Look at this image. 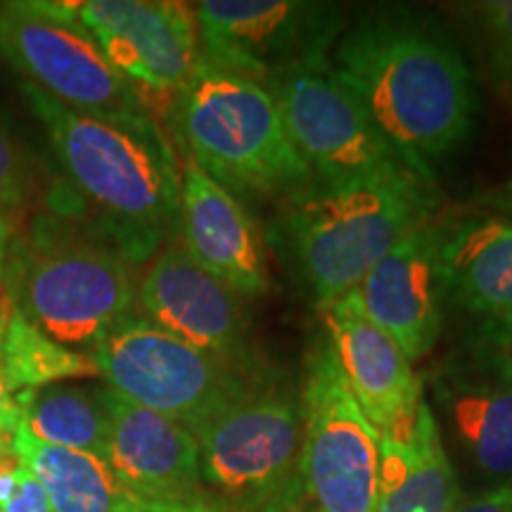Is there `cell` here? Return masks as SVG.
I'll list each match as a JSON object with an SVG mask.
<instances>
[{"instance_id": "cell-15", "label": "cell", "mask_w": 512, "mask_h": 512, "mask_svg": "<svg viewBox=\"0 0 512 512\" xmlns=\"http://www.w3.org/2000/svg\"><path fill=\"white\" fill-rule=\"evenodd\" d=\"M432 384L472 463L512 486V349L463 342L439 363Z\"/></svg>"}, {"instance_id": "cell-9", "label": "cell", "mask_w": 512, "mask_h": 512, "mask_svg": "<svg viewBox=\"0 0 512 512\" xmlns=\"http://www.w3.org/2000/svg\"><path fill=\"white\" fill-rule=\"evenodd\" d=\"M192 434L202 484L221 512H259L299 479L302 408L292 396L249 392Z\"/></svg>"}, {"instance_id": "cell-19", "label": "cell", "mask_w": 512, "mask_h": 512, "mask_svg": "<svg viewBox=\"0 0 512 512\" xmlns=\"http://www.w3.org/2000/svg\"><path fill=\"white\" fill-rule=\"evenodd\" d=\"M176 233L178 245L238 297H259L268 290L264 252L247 211L192 162L181 169Z\"/></svg>"}, {"instance_id": "cell-12", "label": "cell", "mask_w": 512, "mask_h": 512, "mask_svg": "<svg viewBox=\"0 0 512 512\" xmlns=\"http://www.w3.org/2000/svg\"><path fill=\"white\" fill-rule=\"evenodd\" d=\"M79 22L136 88L174 95L200 64L195 5L176 0H83Z\"/></svg>"}, {"instance_id": "cell-6", "label": "cell", "mask_w": 512, "mask_h": 512, "mask_svg": "<svg viewBox=\"0 0 512 512\" xmlns=\"http://www.w3.org/2000/svg\"><path fill=\"white\" fill-rule=\"evenodd\" d=\"M0 60L22 83L76 114L128 126L157 121L143 91L81 27L79 3L0 0Z\"/></svg>"}, {"instance_id": "cell-1", "label": "cell", "mask_w": 512, "mask_h": 512, "mask_svg": "<svg viewBox=\"0 0 512 512\" xmlns=\"http://www.w3.org/2000/svg\"><path fill=\"white\" fill-rule=\"evenodd\" d=\"M330 67L375 126L425 174L470 136L475 76L439 31L403 19H363L332 48Z\"/></svg>"}, {"instance_id": "cell-10", "label": "cell", "mask_w": 512, "mask_h": 512, "mask_svg": "<svg viewBox=\"0 0 512 512\" xmlns=\"http://www.w3.org/2000/svg\"><path fill=\"white\" fill-rule=\"evenodd\" d=\"M299 408L297 475L313 512H373L380 434L351 396L330 342L311 356Z\"/></svg>"}, {"instance_id": "cell-22", "label": "cell", "mask_w": 512, "mask_h": 512, "mask_svg": "<svg viewBox=\"0 0 512 512\" xmlns=\"http://www.w3.org/2000/svg\"><path fill=\"white\" fill-rule=\"evenodd\" d=\"M15 401L31 437L50 446L107 458L110 418L105 387L57 382L17 394Z\"/></svg>"}, {"instance_id": "cell-20", "label": "cell", "mask_w": 512, "mask_h": 512, "mask_svg": "<svg viewBox=\"0 0 512 512\" xmlns=\"http://www.w3.org/2000/svg\"><path fill=\"white\" fill-rule=\"evenodd\" d=\"M460 486L430 403L422 399L413 427L380 437L373 512H453Z\"/></svg>"}, {"instance_id": "cell-18", "label": "cell", "mask_w": 512, "mask_h": 512, "mask_svg": "<svg viewBox=\"0 0 512 512\" xmlns=\"http://www.w3.org/2000/svg\"><path fill=\"white\" fill-rule=\"evenodd\" d=\"M441 226L422 223L370 268L356 287L363 311L399 344L408 361L427 356L444 323Z\"/></svg>"}, {"instance_id": "cell-26", "label": "cell", "mask_w": 512, "mask_h": 512, "mask_svg": "<svg viewBox=\"0 0 512 512\" xmlns=\"http://www.w3.org/2000/svg\"><path fill=\"white\" fill-rule=\"evenodd\" d=\"M0 512H53L41 482L24 463L19 465L12 494L0 505Z\"/></svg>"}, {"instance_id": "cell-27", "label": "cell", "mask_w": 512, "mask_h": 512, "mask_svg": "<svg viewBox=\"0 0 512 512\" xmlns=\"http://www.w3.org/2000/svg\"><path fill=\"white\" fill-rule=\"evenodd\" d=\"M10 320V302L5 299V294H0V432L15 434V430L22 425V413L15 396L5 387V375H3V342H5V328H8Z\"/></svg>"}, {"instance_id": "cell-8", "label": "cell", "mask_w": 512, "mask_h": 512, "mask_svg": "<svg viewBox=\"0 0 512 512\" xmlns=\"http://www.w3.org/2000/svg\"><path fill=\"white\" fill-rule=\"evenodd\" d=\"M98 375L124 399L181 422L190 432L252 392L242 373L133 311L93 351Z\"/></svg>"}, {"instance_id": "cell-13", "label": "cell", "mask_w": 512, "mask_h": 512, "mask_svg": "<svg viewBox=\"0 0 512 512\" xmlns=\"http://www.w3.org/2000/svg\"><path fill=\"white\" fill-rule=\"evenodd\" d=\"M140 316L171 335L238 368L245 358V318L240 297L169 242L138 283Z\"/></svg>"}, {"instance_id": "cell-17", "label": "cell", "mask_w": 512, "mask_h": 512, "mask_svg": "<svg viewBox=\"0 0 512 512\" xmlns=\"http://www.w3.org/2000/svg\"><path fill=\"white\" fill-rule=\"evenodd\" d=\"M444 302L463 318V342L512 349V221L467 219L441 228Z\"/></svg>"}, {"instance_id": "cell-5", "label": "cell", "mask_w": 512, "mask_h": 512, "mask_svg": "<svg viewBox=\"0 0 512 512\" xmlns=\"http://www.w3.org/2000/svg\"><path fill=\"white\" fill-rule=\"evenodd\" d=\"M432 181L408 171L297 195L287 230L320 309L356 290L377 261L430 221L437 204Z\"/></svg>"}, {"instance_id": "cell-3", "label": "cell", "mask_w": 512, "mask_h": 512, "mask_svg": "<svg viewBox=\"0 0 512 512\" xmlns=\"http://www.w3.org/2000/svg\"><path fill=\"white\" fill-rule=\"evenodd\" d=\"M0 285L12 311L88 356L136 311L131 266L105 240L86 238L62 216H36L22 233L12 230Z\"/></svg>"}, {"instance_id": "cell-30", "label": "cell", "mask_w": 512, "mask_h": 512, "mask_svg": "<svg viewBox=\"0 0 512 512\" xmlns=\"http://www.w3.org/2000/svg\"><path fill=\"white\" fill-rule=\"evenodd\" d=\"M259 512H302V484H299V479L285 491V494L273 498V501L266 503Z\"/></svg>"}, {"instance_id": "cell-16", "label": "cell", "mask_w": 512, "mask_h": 512, "mask_svg": "<svg viewBox=\"0 0 512 512\" xmlns=\"http://www.w3.org/2000/svg\"><path fill=\"white\" fill-rule=\"evenodd\" d=\"M330 347L354 401L380 437H401L413 427L422 380L399 344L363 311L356 290L323 309Z\"/></svg>"}, {"instance_id": "cell-24", "label": "cell", "mask_w": 512, "mask_h": 512, "mask_svg": "<svg viewBox=\"0 0 512 512\" xmlns=\"http://www.w3.org/2000/svg\"><path fill=\"white\" fill-rule=\"evenodd\" d=\"M36 195V169L24 145L0 119V211L12 226Z\"/></svg>"}, {"instance_id": "cell-28", "label": "cell", "mask_w": 512, "mask_h": 512, "mask_svg": "<svg viewBox=\"0 0 512 512\" xmlns=\"http://www.w3.org/2000/svg\"><path fill=\"white\" fill-rule=\"evenodd\" d=\"M453 512H512V486H498L470 501H460Z\"/></svg>"}, {"instance_id": "cell-25", "label": "cell", "mask_w": 512, "mask_h": 512, "mask_svg": "<svg viewBox=\"0 0 512 512\" xmlns=\"http://www.w3.org/2000/svg\"><path fill=\"white\" fill-rule=\"evenodd\" d=\"M479 17L486 43H489L491 64L496 74L512 86V0H491L479 5Z\"/></svg>"}, {"instance_id": "cell-21", "label": "cell", "mask_w": 512, "mask_h": 512, "mask_svg": "<svg viewBox=\"0 0 512 512\" xmlns=\"http://www.w3.org/2000/svg\"><path fill=\"white\" fill-rule=\"evenodd\" d=\"M12 448L41 482L53 512H124L133 498L105 460L43 444L24 425L12 434Z\"/></svg>"}, {"instance_id": "cell-31", "label": "cell", "mask_w": 512, "mask_h": 512, "mask_svg": "<svg viewBox=\"0 0 512 512\" xmlns=\"http://www.w3.org/2000/svg\"><path fill=\"white\" fill-rule=\"evenodd\" d=\"M10 238H12V223L8 216L0 211V278H3V266H5V256H8Z\"/></svg>"}, {"instance_id": "cell-11", "label": "cell", "mask_w": 512, "mask_h": 512, "mask_svg": "<svg viewBox=\"0 0 512 512\" xmlns=\"http://www.w3.org/2000/svg\"><path fill=\"white\" fill-rule=\"evenodd\" d=\"M200 60L266 83L294 64L325 62L339 12L304 0H204L195 5Z\"/></svg>"}, {"instance_id": "cell-29", "label": "cell", "mask_w": 512, "mask_h": 512, "mask_svg": "<svg viewBox=\"0 0 512 512\" xmlns=\"http://www.w3.org/2000/svg\"><path fill=\"white\" fill-rule=\"evenodd\" d=\"M124 512H221L214 503H190V505H166V503H147L131 498Z\"/></svg>"}, {"instance_id": "cell-14", "label": "cell", "mask_w": 512, "mask_h": 512, "mask_svg": "<svg viewBox=\"0 0 512 512\" xmlns=\"http://www.w3.org/2000/svg\"><path fill=\"white\" fill-rule=\"evenodd\" d=\"M110 418L105 463L138 501L211 503L200 475L197 439L181 422L124 399L105 384Z\"/></svg>"}, {"instance_id": "cell-4", "label": "cell", "mask_w": 512, "mask_h": 512, "mask_svg": "<svg viewBox=\"0 0 512 512\" xmlns=\"http://www.w3.org/2000/svg\"><path fill=\"white\" fill-rule=\"evenodd\" d=\"M171 128L188 162L233 197L311 178L264 83L204 60L171 98Z\"/></svg>"}, {"instance_id": "cell-23", "label": "cell", "mask_w": 512, "mask_h": 512, "mask_svg": "<svg viewBox=\"0 0 512 512\" xmlns=\"http://www.w3.org/2000/svg\"><path fill=\"white\" fill-rule=\"evenodd\" d=\"M3 375L8 392L17 396L48 384L95 377L98 368L93 356L57 344L10 306L3 342Z\"/></svg>"}, {"instance_id": "cell-2", "label": "cell", "mask_w": 512, "mask_h": 512, "mask_svg": "<svg viewBox=\"0 0 512 512\" xmlns=\"http://www.w3.org/2000/svg\"><path fill=\"white\" fill-rule=\"evenodd\" d=\"M19 91L107 245L128 266L155 259L176 235L181 211V166L164 128L76 114L29 83Z\"/></svg>"}, {"instance_id": "cell-7", "label": "cell", "mask_w": 512, "mask_h": 512, "mask_svg": "<svg viewBox=\"0 0 512 512\" xmlns=\"http://www.w3.org/2000/svg\"><path fill=\"white\" fill-rule=\"evenodd\" d=\"M264 86L278 102L287 136L318 188L375 181L418 169L392 145L363 105L339 83L330 60L294 64Z\"/></svg>"}]
</instances>
